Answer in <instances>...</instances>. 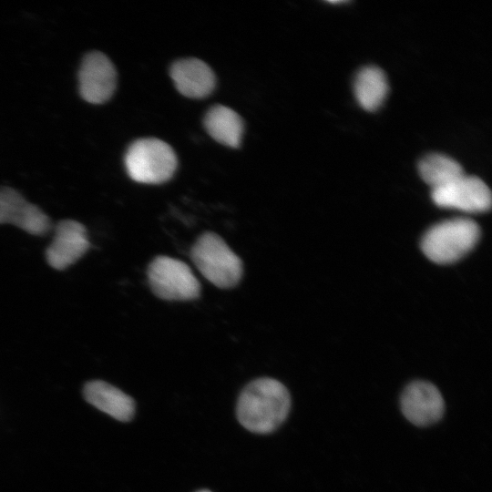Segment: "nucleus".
I'll list each match as a JSON object with an SVG mask.
<instances>
[{"label": "nucleus", "mask_w": 492, "mask_h": 492, "mask_svg": "<svg viewBox=\"0 0 492 492\" xmlns=\"http://www.w3.org/2000/svg\"><path fill=\"white\" fill-rule=\"evenodd\" d=\"M400 405L405 417L417 426L438 422L445 412V402L436 386L420 380L406 385L401 395Z\"/></svg>", "instance_id": "6e6552de"}, {"label": "nucleus", "mask_w": 492, "mask_h": 492, "mask_svg": "<svg viewBox=\"0 0 492 492\" xmlns=\"http://www.w3.org/2000/svg\"><path fill=\"white\" fill-rule=\"evenodd\" d=\"M198 492H210L209 490H200V491H198Z\"/></svg>", "instance_id": "dca6fc26"}, {"label": "nucleus", "mask_w": 492, "mask_h": 492, "mask_svg": "<svg viewBox=\"0 0 492 492\" xmlns=\"http://www.w3.org/2000/svg\"><path fill=\"white\" fill-rule=\"evenodd\" d=\"M190 259L202 276L218 288H233L242 278V261L217 233L200 234L190 249Z\"/></svg>", "instance_id": "f03ea898"}, {"label": "nucleus", "mask_w": 492, "mask_h": 492, "mask_svg": "<svg viewBox=\"0 0 492 492\" xmlns=\"http://www.w3.org/2000/svg\"><path fill=\"white\" fill-rule=\"evenodd\" d=\"M291 407L287 388L276 379L262 377L251 381L240 395L237 417L242 426L257 434L277 429Z\"/></svg>", "instance_id": "f257e3e1"}, {"label": "nucleus", "mask_w": 492, "mask_h": 492, "mask_svg": "<svg viewBox=\"0 0 492 492\" xmlns=\"http://www.w3.org/2000/svg\"><path fill=\"white\" fill-rule=\"evenodd\" d=\"M13 224L32 235H45L51 229L48 216L22 194L9 187H0V224Z\"/></svg>", "instance_id": "1a4fd4ad"}, {"label": "nucleus", "mask_w": 492, "mask_h": 492, "mask_svg": "<svg viewBox=\"0 0 492 492\" xmlns=\"http://www.w3.org/2000/svg\"><path fill=\"white\" fill-rule=\"evenodd\" d=\"M89 247L83 224L73 220H61L56 224L53 241L46 249V261L56 270H64L83 257Z\"/></svg>", "instance_id": "9d476101"}, {"label": "nucleus", "mask_w": 492, "mask_h": 492, "mask_svg": "<svg viewBox=\"0 0 492 492\" xmlns=\"http://www.w3.org/2000/svg\"><path fill=\"white\" fill-rule=\"evenodd\" d=\"M387 90L388 85L384 73L376 67L363 68L355 77V97L365 110L377 109L384 100Z\"/></svg>", "instance_id": "4468645a"}, {"label": "nucleus", "mask_w": 492, "mask_h": 492, "mask_svg": "<svg viewBox=\"0 0 492 492\" xmlns=\"http://www.w3.org/2000/svg\"><path fill=\"white\" fill-rule=\"evenodd\" d=\"M84 396L89 404L118 421H129L134 415V400L104 381H91L86 384Z\"/></svg>", "instance_id": "f8f14e48"}, {"label": "nucleus", "mask_w": 492, "mask_h": 492, "mask_svg": "<svg viewBox=\"0 0 492 492\" xmlns=\"http://www.w3.org/2000/svg\"><path fill=\"white\" fill-rule=\"evenodd\" d=\"M169 73L177 90L190 98L206 97L216 85L212 69L198 58L177 60L172 64Z\"/></svg>", "instance_id": "9b49d317"}, {"label": "nucleus", "mask_w": 492, "mask_h": 492, "mask_svg": "<svg viewBox=\"0 0 492 492\" xmlns=\"http://www.w3.org/2000/svg\"><path fill=\"white\" fill-rule=\"evenodd\" d=\"M421 178L432 190L442 187L464 175L462 166L444 154L433 153L424 157L418 165Z\"/></svg>", "instance_id": "2eb2a0df"}, {"label": "nucleus", "mask_w": 492, "mask_h": 492, "mask_svg": "<svg viewBox=\"0 0 492 492\" xmlns=\"http://www.w3.org/2000/svg\"><path fill=\"white\" fill-rule=\"evenodd\" d=\"M203 123L209 135L219 143L231 148L240 146L243 121L232 108L223 105L213 106L206 113Z\"/></svg>", "instance_id": "ddd939ff"}, {"label": "nucleus", "mask_w": 492, "mask_h": 492, "mask_svg": "<svg viewBox=\"0 0 492 492\" xmlns=\"http://www.w3.org/2000/svg\"><path fill=\"white\" fill-rule=\"evenodd\" d=\"M431 196L441 208L470 213L487 211L491 206V192L487 184L477 177L466 174L432 190Z\"/></svg>", "instance_id": "423d86ee"}, {"label": "nucleus", "mask_w": 492, "mask_h": 492, "mask_svg": "<svg viewBox=\"0 0 492 492\" xmlns=\"http://www.w3.org/2000/svg\"><path fill=\"white\" fill-rule=\"evenodd\" d=\"M479 235L478 225L469 219L447 220L434 225L425 233L421 249L436 263H452L477 244Z\"/></svg>", "instance_id": "7ed1b4c3"}, {"label": "nucleus", "mask_w": 492, "mask_h": 492, "mask_svg": "<svg viewBox=\"0 0 492 492\" xmlns=\"http://www.w3.org/2000/svg\"><path fill=\"white\" fill-rule=\"evenodd\" d=\"M147 277L152 292L165 301H191L200 294L201 286L190 267L172 257H155L149 264Z\"/></svg>", "instance_id": "39448f33"}, {"label": "nucleus", "mask_w": 492, "mask_h": 492, "mask_svg": "<svg viewBox=\"0 0 492 492\" xmlns=\"http://www.w3.org/2000/svg\"><path fill=\"white\" fill-rule=\"evenodd\" d=\"M124 163L128 175L134 181L159 184L173 176L177 169V157L173 149L165 141L145 138L129 145Z\"/></svg>", "instance_id": "20e7f679"}, {"label": "nucleus", "mask_w": 492, "mask_h": 492, "mask_svg": "<svg viewBox=\"0 0 492 492\" xmlns=\"http://www.w3.org/2000/svg\"><path fill=\"white\" fill-rule=\"evenodd\" d=\"M117 86V71L110 59L99 51L87 53L78 71V89L83 99L91 104L107 102Z\"/></svg>", "instance_id": "0eeeda50"}]
</instances>
